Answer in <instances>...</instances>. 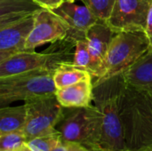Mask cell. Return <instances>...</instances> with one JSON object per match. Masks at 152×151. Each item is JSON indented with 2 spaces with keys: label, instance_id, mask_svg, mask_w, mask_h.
<instances>
[{
  "label": "cell",
  "instance_id": "obj_1",
  "mask_svg": "<svg viewBox=\"0 0 152 151\" xmlns=\"http://www.w3.org/2000/svg\"><path fill=\"white\" fill-rule=\"evenodd\" d=\"M126 84L122 74L94 85V105L101 117L100 150L126 151L120 110Z\"/></svg>",
  "mask_w": 152,
  "mask_h": 151
},
{
  "label": "cell",
  "instance_id": "obj_2",
  "mask_svg": "<svg viewBox=\"0 0 152 151\" xmlns=\"http://www.w3.org/2000/svg\"><path fill=\"white\" fill-rule=\"evenodd\" d=\"M120 116L127 150L152 145V94L126 85Z\"/></svg>",
  "mask_w": 152,
  "mask_h": 151
},
{
  "label": "cell",
  "instance_id": "obj_3",
  "mask_svg": "<svg viewBox=\"0 0 152 151\" xmlns=\"http://www.w3.org/2000/svg\"><path fill=\"white\" fill-rule=\"evenodd\" d=\"M77 40L67 36L51 43L44 52L22 51L0 61V78L32 70H53L73 63Z\"/></svg>",
  "mask_w": 152,
  "mask_h": 151
},
{
  "label": "cell",
  "instance_id": "obj_4",
  "mask_svg": "<svg viewBox=\"0 0 152 151\" xmlns=\"http://www.w3.org/2000/svg\"><path fill=\"white\" fill-rule=\"evenodd\" d=\"M151 47L145 31L116 33L110 44L102 76L94 80V85L122 74Z\"/></svg>",
  "mask_w": 152,
  "mask_h": 151
},
{
  "label": "cell",
  "instance_id": "obj_5",
  "mask_svg": "<svg viewBox=\"0 0 152 151\" xmlns=\"http://www.w3.org/2000/svg\"><path fill=\"white\" fill-rule=\"evenodd\" d=\"M53 70H32L0 78V107L55 94Z\"/></svg>",
  "mask_w": 152,
  "mask_h": 151
},
{
  "label": "cell",
  "instance_id": "obj_6",
  "mask_svg": "<svg viewBox=\"0 0 152 151\" xmlns=\"http://www.w3.org/2000/svg\"><path fill=\"white\" fill-rule=\"evenodd\" d=\"M67 142H78L91 151L100 150L101 117L97 108L92 104L85 108H73L65 111L57 128Z\"/></svg>",
  "mask_w": 152,
  "mask_h": 151
},
{
  "label": "cell",
  "instance_id": "obj_7",
  "mask_svg": "<svg viewBox=\"0 0 152 151\" xmlns=\"http://www.w3.org/2000/svg\"><path fill=\"white\" fill-rule=\"evenodd\" d=\"M27 117L23 133L27 142L40 135L54 132L64 116L65 108L55 94L24 101Z\"/></svg>",
  "mask_w": 152,
  "mask_h": 151
},
{
  "label": "cell",
  "instance_id": "obj_8",
  "mask_svg": "<svg viewBox=\"0 0 152 151\" xmlns=\"http://www.w3.org/2000/svg\"><path fill=\"white\" fill-rule=\"evenodd\" d=\"M152 0H116L106 21L115 33L145 31Z\"/></svg>",
  "mask_w": 152,
  "mask_h": 151
},
{
  "label": "cell",
  "instance_id": "obj_9",
  "mask_svg": "<svg viewBox=\"0 0 152 151\" xmlns=\"http://www.w3.org/2000/svg\"><path fill=\"white\" fill-rule=\"evenodd\" d=\"M69 32L68 26L58 15L51 10L41 8L35 14L33 28L27 39L25 49L34 51L43 44L65 38Z\"/></svg>",
  "mask_w": 152,
  "mask_h": 151
},
{
  "label": "cell",
  "instance_id": "obj_10",
  "mask_svg": "<svg viewBox=\"0 0 152 151\" xmlns=\"http://www.w3.org/2000/svg\"><path fill=\"white\" fill-rule=\"evenodd\" d=\"M58 15L69 28V36L76 39L86 38L87 30L99 20L81 1L64 0L57 8L51 10Z\"/></svg>",
  "mask_w": 152,
  "mask_h": 151
},
{
  "label": "cell",
  "instance_id": "obj_11",
  "mask_svg": "<svg viewBox=\"0 0 152 151\" xmlns=\"http://www.w3.org/2000/svg\"><path fill=\"white\" fill-rule=\"evenodd\" d=\"M116 33L105 21L98 20L86 32V38L91 55L88 71L94 79L102 76L105 57L110 44Z\"/></svg>",
  "mask_w": 152,
  "mask_h": 151
},
{
  "label": "cell",
  "instance_id": "obj_12",
  "mask_svg": "<svg viewBox=\"0 0 152 151\" xmlns=\"http://www.w3.org/2000/svg\"><path fill=\"white\" fill-rule=\"evenodd\" d=\"M35 15L0 27V61L26 51L27 39L33 28Z\"/></svg>",
  "mask_w": 152,
  "mask_h": 151
},
{
  "label": "cell",
  "instance_id": "obj_13",
  "mask_svg": "<svg viewBox=\"0 0 152 151\" xmlns=\"http://www.w3.org/2000/svg\"><path fill=\"white\" fill-rule=\"evenodd\" d=\"M55 96L65 109L89 107L94 101V77H90L71 85L56 89Z\"/></svg>",
  "mask_w": 152,
  "mask_h": 151
},
{
  "label": "cell",
  "instance_id": "obj_14",
  "mask_svg": "<svg viewBox=\"0 0 152 151\" xmlns=\"http://www.w3.org/2000/svg\"><path fill=\"white\" fill-rule=\"evenodd\" d=\"M122 76L127 87L152 94V47Z\"/></svg>",
  "mask_w": 152,
  "mask_h": 151
},
{
  "label": "cell",
  "instance_id": "obj_15",
  "mask_svg": "<svg viewBox=\"0 0 152 151\" xmlns=\"http://www.w3.org/2000/svg\"><path fill=\"white\" fill-rule=\"evenodd\" d=\"M41 8L33 0H0V27L35 15Z\"/></svg>",
  "mask_w": 152,
  "mask_h": 151
},
{
  "label": "cell",
  "instance_id": "obj_16",
  "mask_svg": "<svg viewBox=\"0 0 152 151\" xmlns=\"http://www.w3.org/2000/svg\"><path fill=\"white\" fill-rule=\"evenodd\" d=\"M27 117L26 105L5 106L0 109V134L23 131Z\"/></svg>",
  "mask_w": 152,
  "mask_h": 151
},
{
  "label": "cell",
  "instance_id": "obj_17",
  "mask_svg": "<svg viewBox=\"0 0 152 151\" xmlns=\"http://www.w3.org/2000/svg\"><path fill=\"white\" fill-rule=\"evenodd\" d=\"M90 77L93 76L87 69L78 68L73 63H66L54 70L53 81L56 89H60L76 84Z\"/></svg>",
  "mask_w": 152,
  "mask_h": 151
},
{
  "label": "cell",
  "instance_id": "obj_18",
  "mask_svg": "<svg viewBox=\"0 0 152 151\" xmlns=\"http://www.w3.org/2000/svg\"><path fill=\"white\" fill-rule=\"evenodd\" d=\"M62 140L61 132L56 129L53 133L40 135L26 142V145L32 151H52Z\"/></svg>",
  "mask_w": 152,
  "mask_h": 151
},
{
  "label": "cell",
  "instance_id": "obj_19",
  "mask_svg": "<svg viewBox=\"0 0 152 151\" xmlns=\"http://www.w3.org/2000/svg\"><path fill=\"white\" fill-rule=\"evenodd\" d=\"M94 15L102 21H107L110 17L116 0H80Z\"/></svg>",
  "mask_w": 152,
  "mask_h": 151
},
{
  "label": "cell",
  "instance_id": "obj_20",
  "mask_svg": "<svg viewBox=\"0 0 152 151\" xmlns=\"http://www.w3.org/2000/svg\"><path fill=\"white\" fill-rule=\"evenodd\" d=\"M90 62H91V55H90L86 38L77 40L75 47L73 64L78 68H82L88 70Z\"/></svg>",
  "mask_w": 152,
  "mask_h": 151
},
{
  "label": "cell",
  "instance_id": "obj_21",
  "mask_svg": "<svg viewBox=\"0 0 152 151\" xmlns=\"http://www.w3.org/2000/svg\"><path fill=\"white\" fill-rule=\"evenodd\" d=\"M27 142L23 131H16L4 134H0V150H16Z\"/></svg>",
  "mask_w": 152,
  "mask_h": 151
},
{
  "label": "cell",
  "instance_id": "obj_22",
  "mask_svg": "<svg viewBox=\"0 0 152 151\" xmlns=\"http://www.w3.org/2000/svg\"><path fill=\"white\" fill-rule=\"evenodd\" d=\"M42 8H45L48 10H53L57 8L64 0H33Z\"/></svg>",
  "mask_w": 152,
  "mask_h": 151
},
{
  "label": "cell",
  "instance_id": "obj_23",
  "mask_svg": "<svg viewBox=\"0 0 152 151\" xmlns=\"http://www.w3.org/2000/svg\"><path fill=\"white\" fill-rule=\"evenodd\" d=\"M65 142L67 143L68 151H91L88 148H86L81 143L74 142H67V141Z\"/></svg>",
  "mask_w": 152,
  "mask_h": 151
},
{
  "label": "cell",
  "instance_id": "obj_24",
  "mask_svg": "<svg viewBox=\"0 0 152 151\" xmlns=\"http://www.w3.org/2000/svg\"><path fill=\"white\" fill-rule=\"evenodd\" d=\"M145 33L148 36L150 42L152 45V3L149 11V14H148V19H147V25H146V28H145Z\"/></svg>",
  "mask_w": 152,
  "mask_h": 151
},
{
  "label": "cell",
  "instance_id": "obj_25",
  "mask_svg": "<svg viewBox=\"0 0 152 151\" xmlns=\"http://www.w3.org/2000/svg\"><path fill=\"white\" fill-rule=\"evenodd\" d=\"M52 151H68V147H67L66 142L64 140H62Z\"/></svg>",
  "mask_w": 152,
  "mask_h": 151
},
{
  "label": "cell",
  "instance_id": "obj_26",
  "mask_svg": "<svg viewBox=\"0 0 152 151\" xmlns=\"http://www.w3.org/2000/svg\"><path fill=\"white\" fill-rule=\"evenodd\" d=\"M126 151H152V145L151 146H147V147H143L138 150H126Z\"/></svg>",
  "mask_w": 152,
  "mask_h": 151
},
{
  "label": "cell",
  "instance_id": "obj_27",
  "mask_svg": "<svg viewBox=\"0 0 152 151\" xmlns=\"http://www.w3.org/2000/svg\"><path fill=\"white\" fill-rule=\"evenodd\" d=\"M17 151H32L27 145H26V143L25 144H23L21 147H20L18 150H16Z\"/></svg>",
  "mask_w": 152,
  "mask_h": 151
},
{
  "label": "cell",
  "instance_id": "obj_28",
  "mask_svg": "<svg viewBox=\"0 0 152 151\" xmlns=\"http://www.w3.org/2000/svg\"><path fill=\"white\" fill-rule=\"evenodd\" d=\"M0 151H17V150H0Z\"/></svg>",
  "mask_w": 152,
  "mask_h": 151
},
{
  "label": "cell",
  "instance_id": "obj_29",
  "mask_svg": "<svg viewBox=\"0 0 152 151\" xmlns=\"http://www.w3.org/2000/svg\"><path fill=\"white\" fill-rule=\"evenodd\" d=\"M102 151H117V150H102Z\"/></svg>",
  "mask_w": 152,
  "mask_h": 151
},
{
  "label": "cell",
  "instance_id": "obj_30",
  "mask_svg": "<svg viewBox=\"0 0 152 151\" xmlns=\"http://www.w3.org/2000/svg\"><path fill=\"white\" fill-rule=\"evenodd\" d=\"M73 1H80V0H73Z\"/></svg>",
  "mask_w": 152,
  "mask_h": 151
}]
</instances>
